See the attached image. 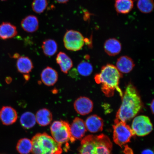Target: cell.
Masks as SVG:
<instances>
[{
    "label": "cell",
    "instance_id": "cell-1",
    "mask_svg": "<svg viewBox=\"0 0 154 154\" xmlns=\"http://www.w3.org/2000/svg\"><path fill=\"white\" fill-rule=\"evenodd\" d=\"M122 98V104L117 112L116 119L126 122L139 112L142 103L137 89L131 83L127 86Z\"/></svg>",
    "mask_w": 154,
    "mask_h": 154
},
{
    "label": "cell",
    "instance_id": "cell-2",
    "mask_svg": "<svg viewBox=\"0 0 154 154\" xmlns=\"http://www.w3.org/2000/svg\"><path fill=\"white\" fill-rule=\"evenodd\" d=\"M122 75L112 64H107L102 67L101 72L95 76L96 83L101 84V90L106 96L110 97L114 95L115 90L120 94L121 97L123 94L119 88V84Z\"/></svg>",
    "mask_w": 154,
    "mask_h": 154
},
{
    "label": "cell",
    "instance_id": "cell-3",
    "mask_svg": "<svg viewBox=\"0 0 154 154\" xmlns=\"http://www.w3.org/2000/svg\"><path fill=\"white\" fill-rule=\"evenodd\" d=\"M112 143L103 134L89 135L82 139L79 148V154H112Z\"/></svg>",
    "mask_w": 154,
    "mask_h": 154
},
{
    "label": "cell",
    "instance_id": "cell-4",
    "mask_svg": "<svg viewBox=\"0 0 154 154\" xmlns=\"http://www.w3.org/2000/svg\"><path fill=\"white\" fill-rule=\"evenodd\" d=\"M33 154H61V145L57 143L52 137L46 133H38L32 140Z\"/></svg>",
    "mask_w": 154,
    "mask_h": 154
},
{
    "label": "cell",
    "instance_id": "cell-5",
    "mask_svg": "<svg viewBox=\"0 0 154 154\" xmlns=\"http://www.w3.org/2000/svg\"><path fill=\"white\" fill-rule=\"evenodd\" d=\"M113 128V141L121 147L129 143L131 138L134 135L129 125L117 119L114 121Z\"/></svg>",
    "mask_w": 154,
    "mask_h": 154
},
{
    "label": "cell",
    "instance_id": "cell-6",
    "mask_svg": "<svg viewBox=\"0 0 154 154\" xmlns=\"http://www.w3.org/2000/svg\"><path fill=\"white\" fill-rule=\"evenodd\" d=\"M51 131L53 139L61 145L70 140V125L66 121H55L51 124Z\"/></svg>",
    "mask_w": 154,
    "mask_h": 154
},
{
    "label": "cell",
    "instance_id": "cell-7",
    "mask_svg": "<svg viewBox=\"0 0 154 154\" xmlns=\"http://www.w3.org/2000/svg\"><path fill=\"white\" fill-rule=\"evenodd\" d=\"M63 42L66 49L69 51H76L82 49L85 42L82 35L77 31L67 30L63 38Z\"/></svg>",
    "mask_w": 154,
    "mask_h": 154
},
{
    "label": "cell",
    "instance_id": "cell-8",
    "mask_svg": "<svg viewBox=\"0 0 154 154\" xmlns=\"http://www.w3.org/2000/svg\"><path fill=\"white\" fill-rule=\"evenodd\" d=\"M132 130L135 135L144 136L149 134L153 130V125L149 117L144 115L137 116L132 121Z\"/></svg>",
    "mask_w": 154,
    "mask_h": 154
},
{
    "label": "cell",
    "instance_id": "cell-9",
    "mask_svg": "<svg viewBox=\"0 0 154 154\" xmlns=\"http://www.w3.org/2000/svg\"><path fill=\"white\" fill-rule=\"evenodd\" d=\"M71 139L72 143L76 140L82 139L87 131L85 122L82 119L77 117L70 126Z\"/></svg>",
    "mask_w": 154,
    "mask_h": 154
},
{
    "label": "cell",
    "instance_id": "cell-10",
    "mask_svg": "<svg viewBox=\"0 0 154 154\" xmlns=\"http://www.w3.org/2000/svg\"><path fill=\"white\" fill-rule=\"evenodd\" d=\"M74 106L75 110L78 114L86 115L91 113L93 109V103L87 97L81 96L75 101Z\"/></svg>",
    "mask_w": 154,
    "mask_h": 154
},
{
    "label": "cell",
    "instance_id": "cell-11",
    "mask_svg": "<svg viewBox=\"0 0 154 154\" xmlns=\"http://www.w3.org/2000/svg\"><path fill=\"white\" fill-rule=\"evenodd\" d=\"M0 117L3 124L10 125L16 122L18 118L17 111L13 108L9 106H3L0 112Z\"/></svg>",
    "mask_w": 154,
    "mask_h": 154
},
{
    "label": "cell",
    "instance_id": "cell-12",
    "mask_svg": "<svg viewBox=\"0 0 154 154\" xmlns=\"http://www.w3.org/2000/svg\"><path fill=\"white\" fill-rule=\"evenodd\" d=\"M87 130L91 133L101 132L103 130V121L100 117L92 115L86 119L85 122Z\"/></svg>",
    "mask_w": 154,
    "mask_h": 154
},
{
    "label": "cell",
    "instance_id": "cell-13",
    "mask_svg": "<svg viewBox=\"0 0 154 154\" xmlns=\"http://www.w3.org/2000/svg\"><path fill=\"white\" fill-rule=\"evenodd\" d=\"M40 76L42 82L48 86L54 85L58 79V74L56 70L49 66L43 69Z\"/></svg>",
    "mask_w": 154,
    "mask_h": 154
},
{
    "label": "cell",
    "instance_id": "cell-14",
    "mask_svg": "<svg viewBox=\"0 0 154 154\" xmlns=\"http://www.w3.org/2000/svg\"><path fill=\"white\" fill-rule=\"evenodd\" d=\"M21 26L25 31L32 33L38 30L39 27V22L36 16L29 15L23 19L21 22Z\"/></svg>",
    "mask_w": 154,
    "mask_h": 154
},
{
    "label": "cell",
    "instance_id": "cell-15",
    "mask_svg": "<svg viewBox=\"0 0 154 154\" xmlns=\"http://www.w3.org/2000/svg\"><path fill=\"white\" fill-rule=\"evenodd\" d=\"M134 66V61L127 56H122L117 59L116 67L121 73L128 74L130 72Z\"/></svg>",
    "mask_w": 154,
    "mask_h": 154
},
{
    "label": "cell",
    "instance_id": "cell-16",
    "mask_svg": "<svg viewBox=\"0 0 154 154\" xmlns=\"http://www.w3.org/2000/svg\"><path fill=\"white\" fill-rule=\"evenodd\" d=\"M105 52L110 56H115L121 52L122 45L120 41L115 38L107 40L104 45Z\"/></svg>",
    "mask_w": 154,
    "mask_h": 154
},
{
    "label": "cell",
    "instance_id": "cell-17",
    "mask_svg": "<svg viewBox=\"0 0 154 154\" xmlns=\"http://www.w3.org/2000/svg\"><path fill=\"white\" fill-rule=\"evenodd\" d=\"M18 33L16 27L9 22H3L0 24V38L7 40L12 38Z\"/></svg>",
    "mask_w": 154,
    "mask_h": 154
},
{
    "label": "cell",
    "instance_id": "cell-18",
    "mask_svg": "<svg viewBox=\"0 0 154 154\" xmlns=\"http://www.w3.org/2000/svg\"><path fill=\"white\" fill-rule=\"evenodd\" d=\"M56 60L60 67L61 72L65 74H67L73 67L72 59L66 54L63 52H60L57 54Z\"/></svg>",
    "mask_w": 154,
    "mask_h": 154
},
{
    "label": "cell",
    "instance_id": "cell-19",
    "mask_svg": "<svg viewBox=\"0 0 154 154\" xmlns=\"http://www.w3.org/2000/svg\"><path fill=\"white\" fill-rule=\"evenodd\" d=\"M17 67L18 72L24 74H29L34 68L31 60L28 57L24 56L18 58Z\"/></svg>",
    "mask_w": 154,
    "mask_h": 154
},
{
    "label": "cell",
    "instance_id": "cell-20",
    "mask_svg": "<svg viewBox=\"0 0 154 154\" xmlns=\"http://www.w3.org/2000/svg\"><path fill=\"white\" fill-rule=\"evenodd\" d=\"M35 116L36 122L42 126H48L53 120L52 113L46 108L40 109L36 112Z\"/></svg>",
    "mask_w": 154,
    "mask_h": 154
},
{
    "label": "cell",
    "instance_id": "cell-21",
    "mask_svg": "<svg viewBox=\"0 0 154 154\" xmlns=\"http://www.w3.org/2000/svg\"><path fill=\"white\" fill-rule=\"evenodd\" d=\"M134 7L132 0H116L115 8L117 12L126 14L130 12Z\"/></svg>",
    "mask_w": 154,
    "mask_h": 154
},
{
    "label": "cell",
    "instance_id": "cell-22",
    "mask_svg": "<svg viewBox=\"0 0 154 154\" xmlns=\"http://www.w3.org/2000/svg\"><path fill=\"white\" fill-rule=\"evenodd\" d=\"M42 48L46 56L51 57L57 51V44L54 40L49 38L43 41Z\"/></svg>",
    "mask_w": 154,
    "mask_h": 154
},
{
    "label": "cell",
    "instance_id": "cell-23",
    "mask_svg": "<svg viewBox=\"0 0 154 154\" xmlns=\"http://www.w3.org/2000/svg\"><path fill=\"white\" fill-rule=\"evenodd\" d=\"M36 120L35 115L30 112H26L21 116L20 123L23 128L29 129L35 125Z\"/></svg>",
    "mask_w": 154,
    "mask_h": 154
},
{
    "label": "cell",
    "instance_id": "cell-24",
    "mask_svg": "<svg viewBox=\"0 0 154 154\" xmlns=\"http://www.w3.org/2000/svg\"><path fill=\"white\" fill-rule=\"evenodd\" d=\"M17 151L20 154H29L32 151V140L27 138L19 140L16 146Z\"/></svg>",
    "mask_w": 154,
    "mask_h": 154
},
{
    "label": "cell",
    "instance_id": "cell-25",
    "mask_svg": "<svg viewBox=\"0 0 154 154\" xmlns=\"http://www.w3.org/2000/svg\"><path fill=\"white\" fill-rule=\"evenodd\" d=\"M93 67L91 63L86 61H82L77 66V70L82 76H88L93 72Z\"/></svg>",
    "mask_w": 154,
    "mask_h": 154
},
{
    "label": "cell",
    "instance_id": "cell-26",
    "mask_svg": "<svg viewBox=\"0 0 154 154\" xmlns=\"http://www.w3.org/2000/svg\"><path fill=\"white\" fill-rule=\"evenodd\" d=\"M137 6L141 12L149 13L153 11V0H138Z\"/></svg>",
    "mask_w": 154,
    "mask_h": 154
},
{
    "label": "cell",
    "instance_id": "cell-27",
    "mask_svg": "<svg viewBox=\"0 0 154 154\" xmlns=\"http://www.w3.org/2000/svg\"><path fill=\"white\" fill-rule=\"evenodd\" d=\"M48 5V0H34L32 7L34 12L37 14H41L45 11Z\"/></svg>",
    "mask_w": 154,
    "mask_h": 154
},
{
    "label": "cell",
    "instance_id": "cell-28",
    "mask_svg": "<svg viewBox=\"0 0 154 154\" xmlns=\"http://www.w3.org/2000/svg\"><path fill=\"white\" fill-rule=\"evenodd\" d=\"M141 154H154L153 152L150 149H146L142 152Z\"/></svg>",
    "mask_w": 154,
    "mask_h": 154
},
{
    "label": "cell",
    "instance_id": "cell-29",
    "mask_svg": "<svg viewBox=\"0 0 154 154\" xmlns=\"http://www.w3.org/2000/svg\"><path fill=\"white\" fill-rule=\"evenodd\" d=\"M58 3L61 4L66 3L69 1V0H56Z\"/></svg>",
    "mask_w": 154,
    "mask_h": 154
},
{
    "label": "cell",
    "instance_id": "cell-30",
    "mask_svg": "<svg viewBox=\"0 0 154 154\" xmlns=\"http://www.w3.org/2000/svg\"><path fill=\"white\" fill-rule=\"evenodd\" d=\"M154 100H153L151 103V105H150V109H151L152 112L153 114H154Z\"/></svg>",
    "mask_w": 154,
    "mask_h": 154
},
{
    "label": "cell",
    "instance_id": "cell-31",
    "mask_svg": "<svg viewBox=\"0 0 154 154\" xmlns=\"http://www.w3.org/2000/svg\"><path fill=\"white\" fill-rule=\"evenodd\" d=\"M24 77L25 78V79L27 81H28L29 79L30 78L29 75H28V74H24Z\"/></svg>",
    "mask_w": 154,
    "mask_h": 154
},
{
    "label": "cell",
    "instance_id": "cell-32",
    "mask_svg": "<svg viewBox=\"0 0 154 154\" xmlns=\"http://www.w3.org/2000/svg\"><path fill=\"white\" fill-rule=\"evenodd\" d=\"M19 54H15L14 55V58H19L18 57H19Z\"/></svg>",
    "mask_w": 154,
    "mask_h": 154
},
{
    "label": "cell",
    "instance_id": "cell-33",
    "mask_svg": "<svg viewBox=\"0 0 154 154\" xmlns=\"http://www.w3.org/2000/svg\"><path fill=\"white\" fill-rule=\"evenodd\" d=\"M1 1H7V0H1Z\"/></svg>",
    "mask_w": 154,
    "mask_h": 154
}]
</instances>
